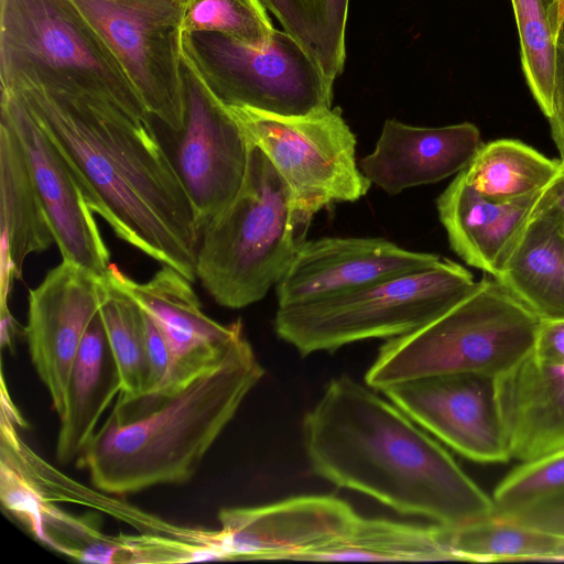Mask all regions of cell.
<instances>
[{"label": "cell", "instance_id": "cell-1", "mask_svg": "<svg viewBox=\"0 0 564 564\" xmlns=\"http://www.w3.org/2000/svg\"><path fill=\"white\" fill-rule=\"evenodd\" d=\"M1 88L21 99L62 154L90 209L121 240L194 282L200 231L152 116L34 83Z\"/></svg>", "mask_w": 564, "mask_h": 564}, {"label": "cell", "instance_id": "cell-2", "mask_svg": "<svg viewBox=\"0 0 564 564\" xmlns=\"http://www.w3.org/2000/svg\"><path fill=\"white\" fill-rule=\"evenodd\" d=\"M312 470L389 508L456 528L494 514V501L443 444L403 410L350 377L333 379L303 422Z\"/></svg>", "mask_w": 564, "mask_h": 564}, {"label": "cell", "instance_id": "cell-3", "mask_svg": "<svg viewBox=\"0 0 564 564\" xmlns=\"http://www.w3.org/2000/svg\"><path fill=\"white\" fill-rule=\"evenodd\" d=\"M264 375L243 332L185 382L155 392H120L77 458L107 494L187 482Z\"/></svg>", "mask_w": 564, "mask_h": 564}, {"label": "cell", "instance_id": "cell-4", "mask_svg": "<svg viewBox=\"0 0 564 564\" xmlns=\"http://www.w3.org/2000/svg\"><path fill=\"white\" fill-rule=\"evenodd\" d=\"M310 224L271 161L251 143L239 192L202 230L196 276L220 306L254 304L284 276Z\"/></svg>", "mask_w": 564, "mask_h": 564}, {"label": "cell", "instance_id": "cell-5", "mask_svg": "<svg viewBox=\"0 0 564 564\" xmlns=\"http://www.w3.org/2000/svg\"><path fill=\"white\" fill-rule=\"evenodd\" d=\"M541 318L496 278L485 276L462 301L380 347L365 380L384 390L408 380L479 373L497 377L533 345Z\"/></svg>", "mask_w": 564, "mask_h": 564}, {"label": "cell", "instance_id": "cell-6", "mask_svg": "<svg viewBox=\"0 0 564 564\" xmlns=\"http://www.w3.org/2000/svg\"><path fill=\"white\" fill-rule=\"evenodd\" d=\"M0 12L1 86L34 83L150 115L73 0H1Z\"/></svg>", "mask_w": 564, "mask_h": 564}, {"label": "cell", "instance_id": "cell-7", "mask_svg": "<svg viewBox=\"0 0 564 564\" xmlns=\"http://www.w3.org/2000/svg\"><path fill=\"white\" fill-rule=\"evenodd\" d=\"M451 259L317 301L278 307V336L302 356L371 338H394L427 324L477 286Z\"/></svg>", "mask_w": 564, "mask_h": 564}, {"label": "cell", "instance_id": "cell-8", "mask_svg": "<svg viewBox=\"0 0 564 564\" xmlns=\"http://www.w3.org/2000/svg\"><path fill=\"white\" fill-rule=\"evenodd\" d=\"M183 65L226 107L284 117L332 108L333 85L286 32L251 46L212 32L182 33Z\"/></svg>", "mask_w": 564, "mask_h": 564}, {"label": "cell", "instance_id": "cell-9", "mask_svg": "<svg viewBox=\"0 0 564 564\" xmlns=\"http://www.w3.org/2000/svg\"><path fill=\"white\" fill-rule=\"evenodd\" d=\"M227 108L284 180L304 220L368 193L371 183L356 159L357 139L339 107L297 117Z\"/></svg>", "mask_w": 564, "mask_h": 564}, {"label": "cell", "instance_id": "cell-10", "mask_svg": "<svg viewBox=\"0 0 564 564\" xmlns=\"http://www.w3.org/2000/svg\"><path fill=\"white\" fill-rule=\"evenodd\" d=\"M110 48L152 117L183 129L185 6L176 0H73Z\"/></svg>", "mask_w": 564, "mask_h": 564}, {"label": "cell", "instance_id": "cell-11", "mask_svg": "<svg viewBox=\"0 0 564 564\" xmlns=\"http://www.w3.org/2000/svg\"><path fill=\"white\" fill-rule=\"evenodd\" d=\"M494 381L511 459L564 452V319H542L532 347Z\"/></svg>", "mask_w": 564, "mask_h": 564}, {"label": "cell", "instance_id": "cell-12", "mask_svg": "<svg viewBox=\"0 0 564 564\" xmlns=\"http://www.w3.org/2000/svg\"><path fill=\"white\" fill-rule=\"evenodd\" d=\"M184 77L185 121L176 133L172 161L202 234L207 223L239 192L251 143L230 110L185 66Z\"/></svg>", "mask_w": 564, "mask_h": 564}, {"label": "cell", "instance_id": "cell-13", "mask_svg": "<svg viewBox=\"0 0 564 564\" xmlns=\"http://www.w3.org/2000/svg\"><path fill=\"white\" fill-rule=\"evenodd\" d=\"M359 514L341 499L308 495L259 507L225 508L213 539L225 556L308 561L345 539Z\"/></svg>", "mask_w": 564, "mask_h": 564}, {"label": "cell", "instance_id": "cell-14", "mask_svg": "<svg viewBox=\"0 0 564 564\" xmlns=\"http://www.w3.org/2000/svg\"><path fill=\"white\" fill-rule=\"evenodd\" d=\"M382 392L441 443L465 458L481 464L511 459L492 377L440 375L400 382Z\"/></svg>", "mask_w": 564, "mask_h": 564}, {"label": "cell", "instance_id": "cell-15", "mask_svg": "<svg viewBox=\"0 0 564 564\" xmlns=\"http://www.w3.org/2000/svg\"><path fill=\"white\" fill-rule=\"evenodd\" d=\"M0 118L10 124L24 149L63 260L105 276L110 268V253L66 161L21 99L7 88H1Z\"/></svg>", "mask_w": 564, "mask_h": 564}, {"label": "cell", "instance_id": "cell-16", "mask_svg": "<svg viewBox=\"0 0 564 564\" xmlns=\"http://www.w3.org/2000/svg\"><path fill=\"white\" fill-rule=\"evenodd\" d=\"M99 276L63 260L29 292L24 335L34 369L58 417L85 332L99 312Z\"/></svg>", "mask_w": 564, "mask_h": 564}, {"label": "cell", "instance_id": "cell-17", "mask_svg": "<svg viewBox=\"0 0 564 564\" xmlns=\"http://www.w3.org/2000/svg\"><path fill=\"white\" fill-rule=\"evenodd\" d=\"M443 257L383 238L324 237L305 241L275 285L278 307L297 305L435 267Z\"/></svg>", "mask_w": 564, "mask_h": 564}, {"label": "cell", "instance_id": "cell-18", "mask_svg": "<svg viewBox=\"0 0 564 564\" xmlns=\"http://www.w3.org/2000/svg\"><path fill=\"white\" fill-rule=\"evenodd\" d=\"M109 273L159 327L170 349L171 370L164 389L178 386L216 362L242 332L236 321L223 325L207 316L192 281L162 268L147 282H135L115 265ZM163 390V389H162Z\"/></svg>", "mask_w": 564, "mask_h": 564}, {"label": "cell", "instance_id": "cell-19", "mask_svg": "<svg viewBox=\"0 0 564 564\" xmlns=\"http://www.w3.org/2000/svg\"><path fill=\"white\" fill-rule=\"evenodd\" d=\"M482 141L470 122L416 127L387 119L372 152L358 162L371 184L390 195L464 171Z\"/></svg>", "mask_w": 564, "mask_h": 564}, {"label": "cell", "instance_id": "cell-20", "mask_svg": "<svg viewBox=\"0 0 564 564\" xmlns=\"http://www.w3.org/2000/svg\"><path fill=\"white\" fill-rule=\"evenodd\" d=\"M543 192L495 202L469 185L462 171L438 196L436 209L454 252L467 264L497 278Z\"/></svg>", "mask_w": 564, "mask_h": 564}, {"label": "cell", "instance_id": "cell-21", "mask_svg": "<svg viewBox=\"0 0 564 564\" xmlns=\"http://www.w3.org/2000/svg\"><path fill=\"white\" fill-rule=\"evenodd\" d=\"M0 202V289L1 308H4L13 280L22 276L24 260L45 251L55 241L24 149L1 118Z\"/></svg>", "mask_w": 564, "mask_h": 564}, {"label": "cell", "instance_id": "cell-22", "mask_svg": "<svg viewBox=\"0 0 564 564\" xmlns=\"http://www.w3.org/2000/svg\"><path fill=\"white\" fill-rule=\"evenodd\" d=\"M121 390L119 370L98 312L85 332L69 375L56 440L58 463L78 458Z\"/></svg>", "mask_w": 564, "mask_h": 564}, {"label": "cell", "instance_id": "cell-23", "mask_svg": "<svg viewBox=\"0 0 564 564\" xmlns=\"http://www.w3.org/2000/svg\"><path fill=\"white\" fill-rule=\"evenodd\" d=\"M496 279L541 319H564V231L543 194Z\"/></svg>", "mask_w": 564, "mask_h": 564}, {"label": "cell", "instance_id": "cell-24", "mask_svg": "<svg viewBox=\"0 0 564 564\" xmlns=\"http://www.w3.org/2000/svg\"><path fill=\"white\" fill-rule=\"evenodd\" d=\"M452 538L453 528L436 522L417 525L359 516L345 539L308 561H457Z\"/></svg>", "mask_w": 564, "mask_h": 564}, {"label": "cell", "instance_id": "cell-25", "mask_svg": "<svg viewBox=\"0 0 564 564\" xmlns=\"http://www.w3.org/2000/svg\"><path fill=\"white\" fill-rule=\"evenodd\" d=\"M562 166L560 159H550L522 141L499 139L482 144L463 174L482 196L509 202L545 191Z\"/></svg>", "mask_w": 564, "mask_h": 564}, {"label": "cell", "instance_id": "cell-26", "mask_svg": "<svg viewBox=\"0 0 564 564\" xmlns=\"http://www.w3.org/2000/svg\"><path fill=\"white\" fill-rule=\"evenodd\" d=\"M330 80L343 73L349 0H260Z\"/></svg>", "mask_w": 564, "mask_h": 564}, {"label": "cell", "instance_id": "cell-27", "mask_svg": "<svg viewBox=\"0 0 564 564\" xmlns=\"http://www.w3.org/2000/svg\"><path fill=\"white\" fill-rule=\"evenodd\" d=\"M561 535L490 516L453 528L457 561H554Z\"/></svg>", "mask_w": 564, "mask_h": 564}, {"label": "cell", "instance_id": "cell-28", "mask_svg": "<svg viewBox=\"0 0 564 564\" xmlns=\"http://www.w3.org/2000/svg\"><path fill=\"white\" fill-rule=\"evenodd\" d=\"M99 314L119 370L121 392L140 394L147 381L144 312L109 271L99 278Z\"/></svg>", "mask_w": 564, "mask_h": 564}, {"label": "cell", "instance_id": "cell-29", "mask_svg": "<svg viewBox=\"0 0 564 564\" xmlns=\"http://www.w3.org/2000/svg\"><path fill=\"white\" fill-rule=\"evenodd\" d=\"M527 85L549 119L553 110L556 37L543 0H511Z\"/></svg>", "mask_w": 564, "mask_h": 564}, {"label": "cell", "instance_id": "cell-30", "mask_svg": "<svg viewBox=\"0 0 564 564\" xmlns=\"http://www.w3.org/2000/svg\"><path fill=\"white\" fill-rule=\"evenodd\" d=\"M274 30L260 0H192L182 23V33H218L256 47L267 45Z\"/></svg>", "mask_w": 564, "mask_h": 564}, {"label": "cell", "instance_id": "cell-31", "mask_svg": "<svg viewBox=\"0 0 564 564\" xmlns=\"http://www.w3.org/2000/svg\"><path fill=\"white\" fill-rule=\"evenodd\" d=\"M564 490V452L520 463L496 486L494 514L512 517Z\"/></svg>", "mask_w": 564, "mask_h": 564}, {"label": "cell", "instance_id": "cell-32", "mask_svg": "<svg viewBox=\"0 0 564 564\" xmlns=\"http://www.w3.org/2000/svg\"><path fill=\"white\" fill-rule=\"evenodd\" d=\"M144 345L147 381L142 393L155 392L164 389L167 384L171 370V355L164 336L145 312Z\"/></svg>", "mask_w": 564, "mask_h": 564}, {"label": "cell", "instance_id": "cell-33", "mask_svg": "<svg viewBox=\"0 0 564 564\" xmlns=\"http://www.w3.org/2000/svg\"><path fill=\"white\" fill-rule=\"evenodd\" d=\"M507 519L564 536V490Z\"/></svg>", "mask_w": 564, "mask_h": 564}, {"label": "cell", "instance_id": "cell-34", "mask_svg": "<svg viewBox=\"0 0 564 564\" xmlns=\"http://www.w3.org/2000/svg\"><path fill=\"white\" fill-rule=\"evenodd\" d=\"M547 120L552 139L560 153V160L564 163V37L556 39L553 110Z\"/></svg>", "mask_w": 564, "mask_h": 564}, {"label": "cell", "instance_id": "cell-35", "mask_svg": "<svg viewBox=\"0 0 564 564\" xmlns=\"http://www.w3.org/2000/svg\"><path fill=\"white\" fill-rule=\"evenodd\" d=\"M543 197L557 212L564 231V163L558 175L544 191Z\"/></svg>", "mask_w": 564, "mask_h": 564}, {"label": "cell", "instance_id": "cell-36", "mask_svg": "<svg viewBox=\"0 0 564 564\" xmlns=\"http://www.w3.org/2000/svg\"><path fill=\"white\" fill-rule=\"evenodd\" d=\"M551 26L556 37L557 25L562 11L564 10V0H543Z\"/></svg>", "mask_w": 564, "mask_h": 564}, {"label": "cell", "instance_id": "cell-37", "mask_svg": "<svg viewBox=\"0 0 564 564\" xmlns=\"http://www.w3.org/2000/svg\"><path fill=\"white\" fill-rule=\"evenodd\" d=\"M557 37H564V10L561 13L557 31H556V39Z\"/></svg>", "mask_w": 564, "mask_h": 564}, {"label": "cell", "instance_id": "cell-38", "mask_svg": "<svg viewBox=\"0 0 564 564\" xmlns=\"http://www.w3.org/2000/svg\"><path fill=\"white\" fill-rule=\"evenodd\" d=\"M554 561H564V536L561 538V542Z\"/></svg>", "mask_w": 564, "mask_h": 564}, {"label": "cell", "instance_id": "cell-39", "mask_svg": "<svg viewBox=\"0 0 564 564\" xmlns=\"http://www.w3.org/2000/svg\"><path fill=\"white\" fill-rule=\"evenodd\" d=\"M176 1L181 2L186 8L192 0H176Z\"/></svg>", "mask_w": 564, "mask_h": 564}]
</instances>
